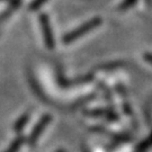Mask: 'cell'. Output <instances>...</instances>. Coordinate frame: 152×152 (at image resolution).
<instances>
[{
  "instance_id": "obj_1",
  "label": "cell",
  "mask_w": 152,
  "mask_h": 152,
  "mask_svg": "<svg viewBox=\"0 0 152 152\" xmlns=\"http://www.w3.org/2000/svg\"><path fill=\"white\" fill-rule=\"evenodd\" d=\"M100 24H102V18H100V17H95V18H92L90 20L86 22L83 25H81L80 27H78V28H76L75 31L68 33L64 37H63V42H64L65 44H70L71 42L76 41V39H78L79 37H82V36H83L85 34H87L88 32H90V31L95 29L96 27H98Z\"/></svg>"
},
{
  "instance_id": "obj_2",
  "label": "cell",
  "mask_w": 152,
  "mask_h": 152,
  "mask_svg": "<svg viewBox=\"0 0 152 152\" xmlns=\"http://www.w3.org/2000/svg\"><path fill=\"white\" fill-rule=\"evenodd\" d=\"M43 27H44V31H45V38H46L48 45H49L50 48H53L54 46V42H53L52 35L50 34V26L48 20H45V23H43Z\"/></svg>"
},
{
  "instance_id": "obj_3",
  "label": "cell",
  "mask_w": 152,
  "mask_h": 152,
  "mask_svg": "<svg viewBox=\"0 0 152 152\" xmlns=\"http://www.w3.org/2000/svg\"><path fill=\"white\" fill-rule=\"evenodd\" d=\"M135 2H136V0H125L124 2L121 5L120 10H126V9H129V8L132 7Z\"/></svg>"
},
{
  "instance_id": "obj_4",
  "label": "cell",
  "mask_w": 152,
  "mask_h": 152,
  "mask_svg": "<svg viewBox=\"0 0 152 152\" xmlns=\"http://www.w3.org/2000/svg\"><path fill=\"white\" fill-rule=\"evenodd\" d=\"M144 58H145V60H147L148 62L152 63V54H150V53H145V54H144Z\"/></svg>"
}]
</instances>
